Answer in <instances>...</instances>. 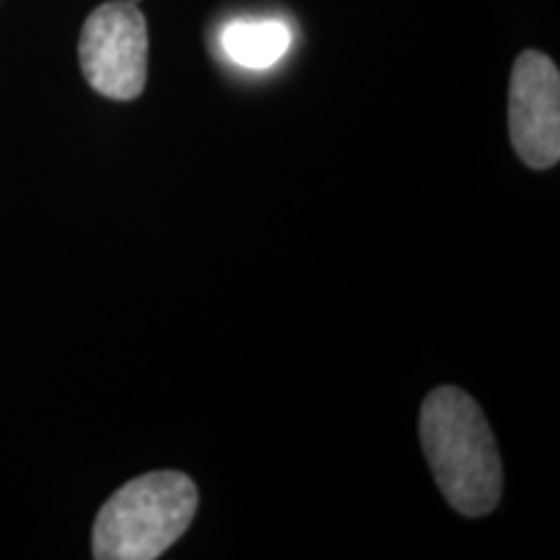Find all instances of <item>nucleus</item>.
<instances>
[{"instance_id": "f257e3e1", "label": "nucleus", "mask_w": 560, "mask_h": 560, "mask_svg": "<svg viewBox=\"0 0 560 560\" xmlns=\"http://www.w3.org/2000/svg\"><path fill=\"white\" fill-rule=\"evenodd\" d=\"M420 446L441 495L462 516H486L499 506L503 465L480 405L457 387H439L420 408Z\"/></svg>"}, {"instance_id": "f03ea898", "label": "nucleus", "mask_w": 560, "mask_h": 560, "mask_svg": "<svg viewBox=\"0 0 560 560\" xmlns=\"http://www.w3.org/2000/svg\"><path fill=\"white\" fill-rule=\"evenodd\" d=\"M198 488L185 472L140 475L104 503L94 522L96 560H153L185 535L198 514Z\"/></svg>"}, {"instance_id": "7ed1b4c3", "label": "nucleus", "mask_w": 560, "mask_h": 560, "mask_svg": "<svg viewBox=\"0 0 560 560\" xmlns=\"http://www.w3.org/2000/svg\"><path fill=\"white\" fill-rule=\"evenodd\" d=\"M89 86L107 100L130 102L149 81V24L130 0H112L91 11L79 42Z\"/></svg>"}, {"instance_id": "20e7f679", "label": "nucleus", "mask_w": 560, "mask_h": 560, "mask_svg": "<svg viewBox=\"0 0 560 560\" xmlns=\"http://www.w3.org/2000/svg\"><path fill=\"white\" fill-rule=\"evenodd\" d=\"M509 136L532 170L560 159V73L545 52L527 50L514 62L509 89Z\"/></svg>"}, {"instance_id": "39448f33", "label": "nucleus", "mask_w": 560, "mask_h": 560, "mask_svg": "<svg viewBox=\"0 0 560 560\" xmlns=\"http://www.w3.org/2000/svg\"><path fill=\"white\" fill-rule=\"evenodd\" d=\"M221 47L236 66L265 70L289 52L291 32L276 19L234 21L223 30Z\"/></svg>"}, {"instance_id": "423d86ee", "label": "nucleus", "mask_w": 560, "mask_h": 560, "mask_svg": "<svg viewBox=\"0 0 560 560\" xmlns=\"http://www.w3.org/2000/svg\"><path fill=\"white\" fill-rule=\"evenodd\" d=\"M130 3H136V5H138V3H140V0H130Z\"/></svg>"}]
</instances>
